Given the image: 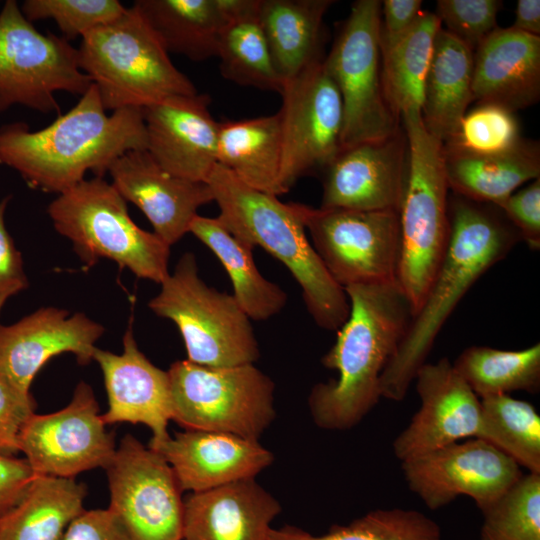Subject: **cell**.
Returning a JSON list of instances; mask_svg holds the SVG:
<instances>
[{"label":"cell","mask_w":540,"mask_h":540,"mask_svg":"<svg viewBox=\"0 0 540 540\" xmlns=\"http://www.w3.org/2000/svg\"><path fill=\"white\" fill-rule=\"evenodd\" d=\"M146 148L142 109L108 115L94 84L41 130L31 131L25 123L0 128V164L16 170L31 188L58 194L83 181L88 171L103 177L122 154Z\"/></svg>","instance_id":"cell-1"},{"label":"cell","mask_w":540,"mask_h":540,"mask_svg":"<svg viewBox=\"0 0 540 540\" xmlns=\"http://www.w3.org/2000/svg\"><path fill=\"white\" fill-rule=\"evenodd\" d=\"M151 449L171 466L182 492L191 493L254 478L274 458L258 441L213 431L176 432Z\"/></svg>","instance_id":"cell-23"},{"label":"cell","mask_w":540,"mask_h":540,"mask_svg":"<svg viewBox=\"0 0 540 540\" xmlns=\"http://www.w3.org/2000/svg\"><path fill=\"white\" fill-rule=\"evenodd\" d=\"M183 338L187 360L209 367L254 364L259 347L250 318L233 295L208 286L193 253H185L148 303Z\"/></svg>","instance_id":"cell-8"},{"label":"cell","mask_w":540,"mask_h":540,"mask_svg":"<svg viewBox=\"0 0 540 540\" xmlns=\"http://www.w3.org/2000/svg\"><path fill=\"white\" fill-rule=\"evenodd\" d=\"M444 158L449 190L478 203L497 206L522 184L540 178V148L535 141L523 139L514 149L491 155L444 150Z\"/></svg>","instance_id":"cell-28"},{"label":"cell","mask_w":540,"mask_h":540,"mask_svg":"<svg viewBox=\"0 0 540 540\" xmlns=\"http://www.w3.org/2000/svg\"><path fill=\"white\" fill-rule=\"evenodd\" d=\"M167 372L171 420L185 430L258 441L275 417L274 383L254 364L209 367L179 360Z\"/></svg>","instance_id":"cell-9"},{"label":"cell","mask_w":540,"mask_h":540,"mask_svg":"<svg viewBox=\"0 0 540 540\" xmlns=\"http://www.w3.org/2000/svg\"><path fill=\"white\" fill-rule=\"evenodd\" d=\"M499 0H438L436 16L448 33L475 51L496 28Z\"/></svg>","instance_id":"cell-41"},{"label":"cell","mask_w":540,"mask_h":540,"mask_svg":"<svg viewBox=\"0 0 540 540\" xmlns=\"http://www.w3.org/2000/svg\"><path fill=\"white\" fill-rule=\"evenodd\" d=\"M481 512L480 540H540V474H523Z\"/></svg>","instance_id":"cell-38"},{"label":"cell","mask_w":540,"mask_h":540,"mask_svg":"<svg viewBox=\"0 0 540 540\" xmlns=\"http://www.w3.org/2000/svg\"><path fill=\"white\" fill-rule=\"evenodd\" d=\"M380 25L381 1H355L323 60L342 100L341 149L388 138L401 128L383 90Z\"/></svg>","instance_id":"cell-10"},{"label":"cell","mask_w":540,"mask_h":540,"mask_svg":"<svg viewBox=\"0 0 540 540\" xmlns=\"http://www.w3.org/2000/svg\"><path fill=\"white\" fill-rule=\"evenodd\" d=\"M421 7V0L381 2L380 47L388 46L404 35L417 21Z\"/></svg>","instance_id":"cell-47"},{"label":"cell","mask_w":540,"mask_h":540,"mask_svg":"<svg viewBox=\"0 0 540 540\" xmlns=\"http://www.w3.org/2000/svg\"><path fill=\"white\" fill-rule=\"evenodd\" d=\"M112 185L150 221L154 233L169 246L186 233L197 210L213 201L207 182L174 176L162 169L147 150L122 154L109 167Z\"/></svg>","instance_id":"cell-21"},{"label":"cell","mask_w":540,"mask_h":540,"mask_svg":"<svg viewBox=\"0 0 540 540\" xmlns=\"http://www.w3.org/2000/svg\"><path fill=\"white\" fill-rule=\"evenodd\" d=\"M449 240L426 297L380 379V393L401 401L425 363L442 326L462 297L520 236L498 207L449 197Z\"/></svg>","instance_id":"cell-3"},{"label":"cell","mask_w":540,"mask_h":540,"mask_svg":"<svg viewBox=\"0 0 540 540\" xmlns=\"http://www.w3.org/2000/svg\"><path fill=\"white\" fill-rule=\"evenodd\" d=\"M331 0H260L259 19L277 73L287 82L320 59L324 15Z\"/></svg>","instance_id":"cell-30"},{"label":"cell","mask_w":540,"mask_h":540,"mask_svg":"<svg viewBox=\"0 0 540 540\" xmlns=\"http://www.w3.org/2000/svg\"><path fill=\"white\" fill-rule=\"evenodd\" d=\"M105 470L109 508L134 540H183L182 490L160 453L127 434Z\"/></svg>","instance_id":"cell-13"},{"label":"cell","mask_w":540,"mask_h":540,"mask_svg":"<svg viewBox=\"0 0 540 540\" xmlns=\"http://www.w3.org/2000/svg\"><path fill=\"white\" fill-rule=\"evenodd\" d=\"M522 137L513 111L492 103H478L465 113L455 134L445 143L447 152L491 155L517 147Z\"/></svg>","instance_id":"cell-39"},{"label":"cell","mask_w":540,"mask_h":540,"mask_svg":"<svg viewBox=\"0 0 540 540\" xmlns=\"http://www.w3.org/2000/svg\"><path fill=\"white\" fill-rule=\"evenodd\" d=\"M512 28L535 36L540 35V1L518 0Z\"/></svg>","instance_id":"cell-48"},{"label":"cell","mask_w":540,"mask_h":540,"mask_svg":"<svg viewBox=\"0 0 540 540\" xmlns=\"http://www.w3.org/2000/svg\"><path fill=\"white\" fill-rule=\"evenodd\" d=\"M496 207L530 249L540 248V178L516 190Z\"/></svg>","instance_id":"cell-43"},{"label":"cell","mask_w":540,"mask_h":540,"mask_svg":"<svg viewBox=\"0 0 540 540\" xmlns=\"http://www.w3.org/2000/svg\"><path fill=\"white\" fill-rule=\"evenodd\" d=\"M473 99L513 112L540 97V36L496 27L473 55Z\"/></svg>","instance_id":"cell-24"},{"label":"cell","mask_w":540,"mask_h":540,"mask_svg":"<svg viewBox=\"0 0 540 540\" xmlns=\"http://www.w3.org/2000/svg\"><path fill=\"white\" fill-rule=\"evenodd\" d=\"M31 393L16 389L0 375V456H16L19 435L26 421L35 413Z\"/></svg>","instance_id":"cell-42"},{"label":"cell","mask_w":540,"mask_h":540,"mask_svg":"<svg viewBox=\"0 0 540 540\" xmlns=\"http://www.w3.org/2000/svg\"><path fill=\"white\" fill-rule=\"evenodd\" d=\"M126 9L118 0H26L21 5L28 21L51 19L68 41L112 22Z\"/></svg>","instance_id":"cell-40"},{"label":"cell","mask_w":540,"mask_h":540,"mask_svg":"<svg viewBox=\"0 0 540 540\" xmlns=\"http://www.w3.org/2000/svg\"><path fill=\"white\" fill-rule=\"evenodd\" d=\"M350 312L337 330L322 364L338 377L317 383L309 408L317 426L347 430L357 425L381 398L380 379L412 319L397 281L346 287Z\"/></svg>","instance_id":"cell-2"},{"label":"cell","mask_w":540,"mask_h":540,"mask_svg":"<svg viewBox=\"0 0 540 540\" xmlns=\"http://www.w3.org/2000/svg\"><path fill=\"white\" fill-rule=\"evenodd\" d=\"M207 183L219 208L218 221L237 239L263 248L282 262L299 284L315 323L338 330L349 316V300L307 238L306 205L285 203L276 195L253 189L220 164Z\"/></svg>","instance_id":"cell-4"},{"label":"cell","mask_w":540,"mask_h":540,"mask_svg":"<svg viewBox=\"0 0 540 540\" xmlns=\"http://www.w3.org/2000/svg\"><path fill=\"white\" fill-rule=\"evenodd\" d=\"M267 540H441V529L417 510L376 509L348 525H334L323 535L285 525L271 528Z\"/></svg>","instance_id":"cell-37"},{"label":"cell","mask_w":540,"mask_h":540,"mask_svg":"<svg viewBox=\"0 0 540 540\" xmlns=\"http://www.w3.org/2000/svg\"><path fill=\"white\" fill-rule=\"evenodd\" d=\"M281 185L286 192L303 175L324 169L341 151L343 106L320 58L284 83Z\"/></svg>","instance_id":"cell-14"},{"label":"cell","mask_w":540,"mask_h":540,"mask_svg":"<svg viewBox=\"0 0 540 540\" xmlns=\"http://www.w3.org/2000/svg\"><path fill=\"white\" fill-rule=\"evenodd\" d=\"M402 470L408 488L432 510L468 496L483 511L523 475L512 458L480 438L404 460Z\"/></svg>","instance_id":"cell-16"},{"label":"cell","mask_w":540,"mask_h":540,"mask_svg":"<svg viewBox=\"0 0 540 540\" xmlns=\"http://www.w3.org/2000/svg\"><path fill=\"white\" fill-rule=\"evenodd\" d=\"M95 360L103 373L108 409L105 424H144L152 431L150 448L167 440L172 419V398L167 371L155 366L138 348L130 326L123 337V352L95 348Z\"/></svg>","instance_id":"cell-22"},{"label":"cell","mask_w":540,"mask_h":540,"mask_svg":"<svg viewBox=\"0 0 540 540\" xmlns=\"http://www.w3.org/2000/svg\"><path fill=\"white\" fill-rule=\"evenodd\" d=\"M478 438L512 458L528 473L540 474V416L535 407L510 395L480 398Z\"/></svg>","instance_id":"cell-36"},{"label":"cell","mask_w":540,"mask_h":540,"mask_svg":"<svg viewBox=\"0 0 540 540\" xmlns=\"http://www.w3.org/2000/svg\"><path fill=\"white\" fill-rule=\"evenodd\" d=\"M183 505V540H267L281 511L254 478L190 493Z\"/></svg>","instance_id":"cell-25"},{"label":"cell","mask_w":540,"mask_h":540,"mask_svg":"<svg viewBox=\"0 0 540 540\" xmlns=\"http://www.w3.org/2000/svg\"><path fill=\"white\" fill-rule=\"evenodd\" d=\"M85 496V485L74 478L36 474L21 500L0 516V540H63Z\"/></svg>","instance_id":"cell-32"},{"label":"cell","mask_w":540,"mask_h":540,"mask_svg":"<svg viewBox=\"0 0 540 540\" xmlns=\"http://www.w3.org/2000/svg\"><path fill=\"white\" fill-rule=\"evenodd\" d=\"M220 1L226 17L217 53L222 76L238 85L281 94L284 82L260 23V0Z\"/></svg>","instance_id":"cell-29"},{"label":"cell","mask_w":540,"mask_h":540,"mask_svg":"<svg viewBox=\"0 0 540 540\" xmlns=\"http://www.w3.org/2000/svg\"><path fill=\"white\" fill-rule=\"evenodd\" d=\"M35 475L25 458L0 456V516L21 500Z\"/></svg>","instance_id":"cell-46"},{"label":"cell","mask_w":540,"mask_h":540,"mask_svg":"<svg viewBox=\"0 0 540 540\" xmlns=\"http://www.w3.org/2000/svg\"><path fill=\"white\" fill-rule=\"evenodd\" d=\"M132 6L168 53L192 61L217 56L226 21L220 0H137Z\"/></svg>","instance_id":"cell-31"},{"label":"cell","mask_w":540,"mask_h":540,"mask_svg":"<svg viewBox=\"0 0 540 540\" xmlns=\"http://www.w3.org/2000/svg\"><path fill=\"white\" fill-rule=\"evenodd\" d=\"M217 161L253 189L284 194L280 113L219 123Z\"/></svg>","instance_id":"cell-27"},{"label":"cell","mask_w":540,"mask_h":540,"mask_svg":"<svg viewBox=\"0 0 540 540\" xmlns=\"http://www.w3.org/2000/svg\"><path fill=\"white\" fill-rule=\"evenodd\" d=\"M81 38L79 67L95 85L106 111L142 109L170 96L197 93L133 6Z\"/></svg>","instance_id":"cell-6"},{"label":"cell","mask_w":540,"mask_h":540,"mask_svg":"<svg viewBox=\"0 0 540 540\" xmlns=\"http://www.w3.org/2000/svg\"><path fill=\"white\" fill-rule=\"evenodd\" d=\"M452 365L479 398L540 389L539 343L522 350L470 346Z\"/></svg>","instance_id":"cell-35"},{"label":"cell","mask_w":540,"mask_h":540,"mask_svg":"<svg viewBox=\"0 0 540 540\" xmlns=\"http://www.w3.org/2000/svg\"><path fill=\"white\" fill-rule=\"evenodd\" d=\"M117 447L106 429L93 389L81 381L72 400L50 414H33L19 435V451L38 475L74 478L106 468Z\"/></svg>","instance_id":"cell-15"},{"label":"cell","mask_w":540,"mask_h":540,"mask_svg":"<svg viewBox=\"0 0 540 540\" xmlns=\"http://www.w3.org/2000/svg\"><path fill=\"white\" fill-rule=\"evenodd\" d=\"M404 129L341 149L323 169L320 208L399 212L407 176Z\"/></svg>","instance_id":"cell-17"},{"label":"cell","mask_w":540,"mask_h":540,"mask_svg":"<svg viewBox=\"0 0 540 540\" xmlns=\"http://www.w3.org/2000/svg\"><path fill=\"white\" fill-rule=\"evenodd\" d=\"M9 200L10 196H7L0 202V312L11 296L29 286L22 255L5 226V210Z\"/></svg>","instance_id":"cell-45"},{"label":"cell","mask_w":540,"mask_h":540,"mask_svg":"<svg viewBox=\"0 0 540 540\" xmlns=\"http://www.w3.org/2000/svg\"><path fill=\"white\" fill-rule=\"evenodd\" d=\"M414 381L421 405L392 448L401 462L462 439L478 438L480 398L447 358L424 363Z\"/></svg>","instance_id":"cell-18"},{"label":"cell","mask_w":540,"mask_h":540,"mask_svg":"<svg viewBox=\"0 0 540 540\" xmlns=\"http://www.w3.org/2000/svg\"><path fill=\"white\" fill-rule=\"evenodd\" d=\"M189 232L219 259L231 280L236 302L250 319L267 320L284 308L286 292L261 275L253 258V247L232 235L217 218L197 214Z\"/></svg>","instance_id":"cell-33"},{"label":"cell","mask_w":540,"mask_h":540,"mask_svg":"<svg viewBox=\"0 0 540 540\" xmlns=\"http://www.w3.org/2000/svg\"><path fill=\"white\" fill-rule=\"evenodd\" d=\"M209 104V96L197 92L170 96L142 108L146 150L166 172L207 182L218 164L219 128Z\"/></svg>","instance_id":"cell-20"},{"label":"cell","mask_w":540,"mask_h":540,"mask_svg":"<svg viewBox=\"0 0 540 540\" xmlns=\"http://www.w3.org/2000/svg\"><path fill=\"white\" fill-rule=\"evenodd\" d=\"M63 540H134L110 508L83 510L68 526Z\"/></svg>","instance_id":"cell-44"},{"label":"cell","mask_w":540,"mask_h":540,"mask_svg":"<svg viewBox=\"0 0 540 540\" xmlns=\"http://www.w3.org/2000/svg\"><path fill=\"white\" fill-rule=\"evenodd\" d=\"M92 85L77 49L62 36L42 34L15 0L0 11V114L13 105L59 112L55 93L84 95Z\"/></svg>","instance_id":"cell-11"},{"label":"cell","mask_w":540,"mask_h":540,"mask_svg":"<svg viewBox=\"0 0 540 540\" xmlns=\"http://www.w3.org/2000/svg\"><path fill=\"white\" fill-rule=\"evenodd\" d=\"M305 227L327 271L343 289L396 281L399 213L305 206Z\"/></svg>","instance_id":"cell-12"},{"label":"cell","mask_w":540,"mask_h":540,"mask_svg":"<svg viewBox=\"0 0 540 540\" xmlns=\"http://www.w3.org/2000/svg\"><path fill=\"white\" fill-rule=\"evenodd\" d=\"M401 119L408 159L398 212L400 256L396 281L413 317L426 297L448 244L449 186L443 143L426 129L421 112H406Z\"/></svg>","instance_id":"cell-5"},{"label":"cell","mask_w":540,"mask_h":540,"mask_svg":"<svg viewBox=\"0 0 540 540\" xmlns=\"http://www.w3.org/2000/svg\"><path fill=\"white\" fill-rule=\"evenodd\" d=\"M104 327L83 313L45 307L12 325H0V375L29 394L40 369L54 356L75 355L80 365L93 360Z\"/></svg>","instance_id":"cell-19"},{"label":"cell","mask_w":540,"mask_h":540,"mask_svg":"<svg viewBox=\"0 0 540 540\" xmlns=\"http://www.w3.org/2000/svg\"><path fill=\"white\" fill-rule=\"evenodd\" d=\"M474 51L442 27L438 31L424 84L421 116L442 143L456 132L472 92Z\"/></svg>","instance_id":"cell-26"},{"label":"cell","mask_w":540,"mask_h":540,"mask_svg":"<svg viewBox=\"0 0 540 540\" xmlns=\"http://www.w3.org/2000/svg\"><path fill=\"white\" fill-rule=\"evenodd\" d=\"M48 214L87 266L108 258L120 269L159 284L169 275L170 246L134 223L124 198L103 177L84 179L60 193Z\"/></svg>","instance_id":"cell-7"},{"label":"cell","mask_w":540,"mask_h":540,"mask_svg":"<svg viewBox=\"0 0 540 540\" xmlns=\"http://www.w3.org/2000/svg\"><path fill=\"white\" fill-rule=\"evenodd\" d=\"M441 27L435 13L422 11L404 35L380 47L384 94L399 118L406 112H421L424 84Z\"/></svg>","instance_id":"cell-34"}]
</instances>
